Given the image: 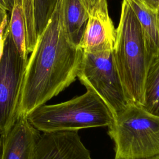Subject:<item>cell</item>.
Segmentation results:
<instances>
[{"instance_id": "6da1fadb", "label": "cell", "mask_w": 159, "mask_h": 159, "mask_svg": "<svg viewBox=\"0 0 159 159\" xmlns=\"http://www.w3.org/2000/svg\"><path fill=\"white\" fill-rule=\"evenodd\" d=\"M83 52L69 40L62 20L60 0H56L28 58L17 117H26L73 83Z\"/></svg>"}, {"instance_id": "7a4b0ae2", "label": "cell", "mask_w": 159, "mask_h": 159, "mask_svg": "<svg viewBox=\"0 0 159 159\" xmlns=\"http://www.w3.org/2000/svg\"><path fill=\"white\" fill-rule=\"evenodd\" d=\"M112 53L129 102L142 106L145 78L152 61L140 22L128 0L122 1Z\"/></svg>"}, {"instance_id": "3957f363", "label": "cell", "mask_w": 159, "mask_h": 159, "mask_svg": "<svg viewBox=\"0 0 159 159\" xmlns=\"http://www.w3.org/2000/svg\"><path fill=\"white\" fill-rule=\"evenodd\" d=\"M86 90L67 101L43 104L26 117L42 133L108 127L114 119L111 111L95 93Z\"/></svg>"}, {"instance_id": "277c9868", "label": "cell", "mask_w": 159, "mask_h": 159, "mask_svg": "<svg viewBox=\"0 0 159 159\" xmlns=\"http://www.w3.org/2000/svg\"><path fill=\"white\" fill-rule=\"evenodd\" d=\"M107 127L114 143V159L159 157V116L130 104Z\"/></svg>"}, {"instance_id": "5b68a950", "label": "cell", "mask_w": 159, "mask_h": 159, "mask_svg": "<svg viewBox=\"0 0 159 159\" xmlns=\"http://www.w3.org/2000/svg\"><path fill=\"white\" fill-rule=\"evenodd\" d=\"M77 78L86 89L93 91L102 100L113 117L131 104L126 96L112 50L83 52Z\"/></svg>"}, {"instance_id": "8992f818", "label": "cell", "mask_w": 159, "mask_h": 159, "mask_svg": "<svg viewBox=\"0 0 159 159\" xmlns=\"http://www.w3.org/2000/svg\"><path fill=\"white\" fill-rule=\"evenodd\" d=\"M27 61L19 55L8 26L0 61V136L6 134L17 117V111Z\"/></svg>"}, {"instance_id": "52a82bcc", "label": "cell", "mask_w": 159, "mask_h": 159, "mask_svg": "<svg viewBox=\"0 0 159 159\" xmlns=\"http://www.w3.org/2000/svg\"><path fill=\"white\" fill-rule=\"evenodd\" d=\"M116 33V29L109 14L107 0H100L89 13L78 47L87 52L112 50Z\"/></svg>"}, {"instance_id": "ba28073f", "label": "cell", "mask_w": 159, "mask_h": 159, "mask_svg": "<svg viewBox=\"0 0 159 159\" xmlns=\"http://www.w3.org/2000/svg\"><path fill=\"white\" fill-rule=\"evenodd\" d=\"M34 159H93L78 131L42 133Z\"/></svg>"}, {"instance_id": "9c48e42d", "label": "cell", "mask_w": 159, "mask_h": 159, "mask_svg": "<svg viewBox=\"0 0 159 159\" xmlns=\"http://www.w3.org/2000/svg\"><path fill=\"white\" fill-rule=\"evenodd\" d=\"M41 132L26 117H19L0 139V159H34Z\"/></svg>"}, {"instance_id": "30bf717a", "label": "cell", "mask_w": 159, "mask_h": 159, "mask_svg": "<svg viewBox=\"0 0 159 159\" xmlns=\"http://www.w3.org/2000/svg\"><path fill=\"white\" fill-rule=\"evenodd\" d=\"M140 22L145 48L152 61L159 55V17L157 11L147 9L133 0H128Z\"/></svg>"}, {"instance_id": "8fae6325", "label": "cell", "mask_w": 159, "mask_h": 159, "mask_svg": "<svg viewBox=\"0 0 159 159\" xmlns=\"http://www.w3.org/2000/svg\"><path fill=\"white\" fill-rule=\"evenodd\" d=\"M61 17L66 35L78 46L81 39L89 14L81 0H60Z\"/></svg>"}, {"instance_id": "7c38bea8", "label": "cell", "mask_w": 159, "mask_h": 159, "mask_svg": "<svg viewBox=\"0 0 159 159\" xmlns=\"http://www.w3.org/2000/svg\"><path fill=\"white\" fill-rule=\"evenodd\" d=\"M7 26L19 55L22 60L27 61L29 54L26 48L25 30L21 0H13L10 20Z\"/></svg>"}, {"instance_id": "4fadbf2b", "label": "cell", "mask_w": 159, "mask_h": 159, "mask_svg": "<svg viewBox=\"0 0 159 159\" xmlns=\"http://www.w3.org/2000/svg\"><path fill=\"white\" fill-rule=\"evenodd\" d=\"M141 107L159 116V55L153 60L148 69L144 84L143 103Z\"/></svg>"}, {"instance_id": "5bb4252c", "label": "cell", "mask_w": 159, "mask_h": 159, "mask_svg": "<svg viewBox=\"0 0 159 159\" xmlns=\"http://www.w3.org/2000/svg\"><path fill=\"white\" fill-rule=\"evenodd\" d=\"M23 11L27 52L29 55L33 50L38 37L35 18V0H21Z\"/></svg>"}, {"instance_id": "9a60e30c", "label": "cell", "mask_w": 159, "mask_h": 159, "mask_svg": "<svg viewBox=\"0 0 159 159\" xmlns=\"http://www.w3.org/2000/svg\"><path fill=\"white\" fill-rule=\"evenodd\" d=\"M7 25V20H6L0 28V61L2 55L4 43L6 38V26Z\"/></svg>"}, {"instance_id": "2e32d148", "label": "cell", "mask_w": 159, "mask_h": 159, "mask_svg": "<svg viewBox=\"0 0 159 159\" xmlns=\"http://www.w3.org/2000/svg\"><path fill=\"white\" fill-rule=\"evenodd\" d=\"M143 6L153 11H157L158 7V0H142Z\"/></svg>"}, {"instance_id": "e0dca14e", "label": "cell", "mask_w": 159, "mask_h": 159, "mask_svg": "<svg viewBox=\"0 0 159 159\" xmlns=\"http://www.w3.org/2000/svg\"><path fill=\"white\" fill-rule=\"evenodd\" d=\"M100 0H81L88 14Z\"/></svg>"}, {"instance_id": "ac0fdd59", "label": "cell", "mask_w": 159, "mask_h": 159, "mask_svg": "<svg viewBox=\"0 0 159 159\" xmlns=\"http://www.w3.org/2000/svg\"><path fill=\"white\" fill-rule=\"evenodd\" d=\"M13 0H0V5L7 11H11Z\"/></svg>"}, {"instance_id": "d6986e66", "label": "cell", "mask_w": 159, "mask_h": 159, "mask_svg": "<svg viewBox=\"0 0 159 159\" xmlns=\"http://www.w3.org/2000/svg\"><path fill=\"white\" fill-rule=\"evenodd\" d=\"M7 20V11L0 5V28L2 24Z\"/></svg>"}, {"instance_id": "ffe728a7", "label": "cell", "mask_w": 159, "mask_h": 159, "mask_svg": "<svg viewBox=\"0 0 159 159\" xmlns=\"http://www.w3.org/2000/svg\"><path fill=\"white\" fill-rule=\"evenodd\" d=\"M133 1H135V2L138 3V4H143L142 0H133Z\"/></svg>"}, {"instance_id": "44dd1931", "label": "cell", "mask_w": 159, "mask_h": 159, "mask_svg": "<svg viewBox=\"0 0 159 159\" xmlns=\"http://www.w3.org/2000/svg\"><path fill=\"white\" fill-rule=\"evenodd\" d=\"M157 13H158V16L159 17V0H158V9H157Z\"/></svg>"}, {"instance_id": "7402d4cb", "label": "cell", "mask_w": 159, "mask_h": 159, "mask_svg": "<svg viewBox=\"0 0 159 159\" xmlns=\"http://www.w3.org/2000/svg\"><path fill=\"white\" fill-rule=\"evenodd\" d=\"M149 159H159V157H154V158H149Z\"/></svg>"}]
</instances>
